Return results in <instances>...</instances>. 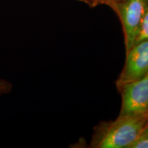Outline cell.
<instances>
[{
	"mask_svg": "<svg viewBox=\"0 0 148 148\" xmlns=\"http://www.w3.org/2000/svg\"><path fill=\"white\" fill-rule=\"evenodd\" d=\"M130 148H148V136H140Z\"/></svg>",
	"mask_w": 148,
	"mask_h": 148,
	"instance_id": "7",
	"label": "cell"
},
{
	"mask_svg": "<svg viewBox=\"0 0 148 148\" xmlns=\"http://www.w3.org/2000/svg\"><path fill=\"white\" fill-rule=\"evenodd\" d=\"M147 115L119 114L114 121L101 123L93 135L92 147L130 148L143 133Z\"/></svg>",
	"mask_w": 148,
	"mask_h": 148,
	"instance_id": "1",
	"label": "cell"
},
{
	"mask_svg": "<svg viewBox=\"0 0 148 148\" xmlns=\"http://www.w3.org/2000/svg\"><path fill=\"white\" fill-rule=\"evenodd\" d=\"M145 40H148V4L145 14H144L139 33H138L135 44Z\"/></svg>",
	"mask_w": 148,
	"mask_h": 148,
	"instance_id": "5",
	"label": "cell"
},
{
	"mask_svg": "<svg viewBox=\"0 0 148 148\" xmlns=\"http://www.w3.org/2000/svg\"><path fill=\"white\" fill-rule=\"evenodd\" d=\"M148 74V40L133 46L126 53L125 65L116 82L117 88L126 83L137 80Z\"/></svg>",
	"mask_w": 148,
	"mask_h": 148,
	"instance_id": "4",
	"label": "cell"
},
{
	"mask_svg": "<svg viewBox=\"0 0 148 148\" xmlns=\"http://www.w3.org/2000/svg\"><path fill=\"white\" fill-rule=\"evenodd\" d=\"M77 1L84 2L89 6L93 8V7L97 6L98 5H100L101 0H77Z\"/></svg>",
	"mask_w": 148,
	"mask_h": 148,
	"instance_id": "8",
	"label": "cell"
},
{
	"mask_svg": "<svg viewBox=\"0 0 148 148\" xmlns=\"http://www.w3.org/2000/svg\"><path fill=\"white\" fill-rule=\"evenodd\" d=\"M121 110L119 114L147 115L148 114V74L137 80L120 86Z\"/></svg>",
	"mask_w": 148,
	"mask_h": 148,
	"instance_id": "3",
	"label": "cell"
},
{
	"mask_svg": "<svg viewBox=\"0 0 148 148\" xmlns=\"http://www.w3.org/2000/svg\"><path fill=\"white\" fill-rule=\"evenodd\" d=\"M122 1V0H101L100 4H105L108 5L110 3L116 2V1Z\"/></svg>",
	"mask_w": 148,
	"mask_h": 148,
	"instance_id": "10",
	"label": "cell"
},
{
	"mask_svg": "<svg viewBox=\"0 0 148 148\" xmlns=\"http://www.w3.org/2000/svg\"><path fill=\"white\" fill-rule=\"evenodd\" d=\"M12 90V84L10 81L5 79H0V96L7 95Z\"/></svg>",
	"mask_w": 148,
	"mask_h": 148,
	"instance_id": "6",
	"label": "cell"
},
{
	"mask_svg": "<svg viewBox=\"0 0 148 148\" xmlns=\"http://www.w3.org/2000/svg\"><path fill=\"white\" fill-rule=\"evenodd\" d=\"M141 135L142 136H148V114L147 115V120H146L145 128H144L143 133H142ZM141 135H140V136H141Z\"/></svg>",
	"mask_w": 148,
	"mask_h": 148,
	"instance_id": "9",
	"label": "cell"
},
{
	"mask_svg": "<svg viewBox=\"0 0 148 148\" xmlns=\"http://www.w3.org/2000/svg\"><path fill=\"white\" fill-rule=\"evenodd\" d=\"M147 4L148 0H122L108 5L121 23L126 53L135 45Z\"/></svg>",
	"mask_w": 148,
	"mask_h": 148,
	"instance_id": "2",
	"label": "cell"
}]
</instances>
